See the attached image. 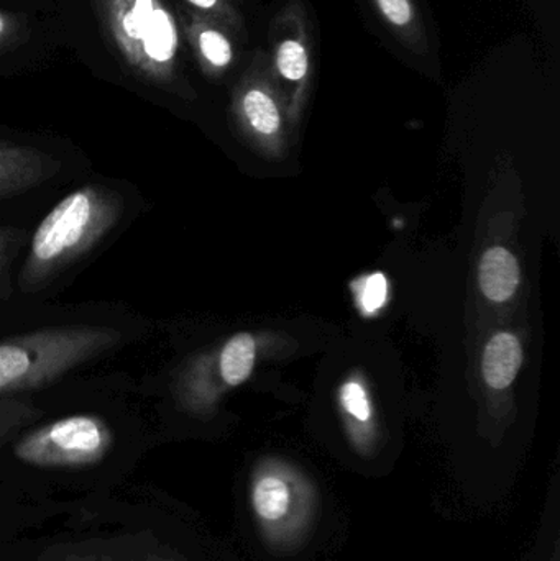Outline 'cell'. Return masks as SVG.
I'll return each instance as SVG.
<instances>
[{
	"label": "cell",
	"mask_w": 560,
	"mask_h": 561,
	"mask_svg": "<svg viewBox=\"0 0 560 561\" xmlns=\"http://www.w3.org/2000/svg\"><path fill=\"white\" fill-rule=\"evenodd\" d=\"M278 69L285 78L292 79V81L305 78L306 71H308V56L298 42L288 39L279 46Z\"/></svg>",
	"instance_id": "cell-13"
},
{
	"label": "cell",
	"mask_w": 560,
	"mask_h": 561,
	"mask_svg": "<svg viewBox=\"0 0 560 561\" xmlns=\"http://www.w3.org/2000/svg\"><path fill=\"white\" fill-rule=\"evenodd\" d=\"M114 447L111 425L92 414H76L33 428L20 437L13 454L39 468H84L101 463Z\"/></svg>",
	"instance_id": "cell-4"
},
{
	"label": "cell",
	"mask_w": 560,
	"mask_h": 561,
	"mask_svg": "<svg viewBox=\"0 0 560 561\" xmlns=\"http://www.w3.org/2000/svg\"><path fill=\"white\" fill-rule=\"evenodd\" d=\"M187 2L194 3V5L201 7V9H210V7L216 5L217 0H187Z\"/></svg>",
	"instance_id": "cell-19"
},
{
	"label": "cell",
	"mask_w": 560,
	"mask_h": 561,
	"mask_svg": "<svg viewBox=\"0 0 560 561\" xmlns=\"http://www.w3.org/2000/svg\"><path fill=\"white\" fill-rule=\"evenodd\" d=\"M121 26L122 33L137 43L150 61L168 62L173 58L178 46L174 22L153 0H132Z\"/></svg>",
	"instance_id": "cell-5"
},
{
	"label": "cell",
	"mask_w": 560,
	"mask_h": 561,
	"mask_svg": "<svg viewBox=\"0 0 560 561\" xmlns=\"http://www.w3.org/2000/svg\"><path fill=\"white\" fill-rule=\"evenodd\" d=\"M59 561H180L173 559V557H163L157 556H145V557H134V559H128V557H108V556H78V553H71V556H66L65 559Z\"/></svg>",
	"instance_id": "cell-18"
},
{
	"label": "cell",
	"mask_w": 560,
	"mask_h": 561,
	"mask_svg": "<svg viewBox=\"0 0 560 561\" xmlns=\"http://www.w3.org/2000/svg\"><path fill=\"white\" fill-rule=\"evenodd\" d=\"M125 201L121 193L89 184L62 197L38 224L28 255L19 273V289L35 294L65 275L121 222Z\"/></svg>",
	"instance_id": "cell-1"
},
{
	"label": "cell",
	"mask_w": 560,
	"mask_h": 561,
	"mask_svg": "<svg viewBox=\"0 0 560 561\" xmlns=\"http://www.w3.org/2000/svg\"><path fill=\"white\" fill-rule=\"evenodd\" d=\"M523 363L522 342L513 333L493 336L483 353V378L493 389H505L515 381Z\"/></svg>",
	"instance_id": "cell-8"
},
{
	"label": "cell",
	"mask_w": 560,
	"mask_h": 561,
	"mask_svg": "<svg viewBox=\"0 0 560 561\" xmlns=\"http://www.w3.org/2000/svg\"><path fill=\"white\" fill-rule=\"evenodd\" d=\"M3 30H5V20H3V16L0 15V35H2Z\"/></svg>",
	"instance_id": "cell-20"
},
{
	"label": "cell",
	"mask_w": 560,
	"mask_h": 561,
	"mask_svg": "<svg viewBox=\"0 0 560 561\" xmlns=\"http://www.w3.org/2000/svg\"><path fill=\"white\" fill-rule=\"evenodd\" d=\"M247 117L255 130L263 135H272L278 130L279 114L275 102L260 91H250L243 99Z\"/></svg>",
	"instance_id": "cell-11"
},
{
	"label": "cell",
	"mask_w": 560,
	"mask_h": 561,
	"mask_svg": "<svg viewBox=\"0 0 560 561\" xmlns=\"http://www.w3.org/2000/svg\"><path fill=\"white\" fill-rule=\"evenodd\" d=\"M479 279L487 299L506 302L512 299L522 279L518 262L508 250L493 247L487 250L480 262Z\"/></svg>",
	"instance_id": "cell-7"
},
{
	"label": "cell",
	"mask_w": 560,
	"mask_h": 561,
	"mask_svg": "<svg viewBox=\"0 0 560 561\" xmlns=\"http://www.w3.org/2000/svg\"><path fill=\"white\" fill-rule=\"evenodd\" d=\"M387 279L384 275L370 276L362 290V304H364L365 310L372 312V310L380 309L387 300Z\"/></svg>",
	"instance_id": "cell-16"
},
{
	"label": "cell",
	"mask_w": 560,
	"mask_h": 561,
	"mask_svg": "<svg viewBox=\"0 0 560 561\" xmlns=\"http://www.w3.org/2000/svg\"><path fill=\"white\" fill-rule=\"evenodd\" d=\"M36 415L38 411L28 402L13 398L0 399V445Z\"/></svg>",
	"instance_id": "cell-12"
},
{
	"label": "cell",
	"mask_w": 560,
	"mask_h": 561,
	"mask_svg": "<svg viewBox=\"0 0 560 561\" xmlns=\"http://www.w3.org/2000/svg\"><path fill=\"white\" fill-rule=\"evenodd\" d=\"M250 511L260 539L275 553L301 549L319 513V491L305 473L285 461H263L249 488Z\"/></svg>",
	"instance_id": "cell-3"
},
{
	"label": "cell",
	"mask_w": 560,
	"mask_h": 561,
	"mask_svg": "<svg viewBox=\"0 0 560 561\" xmlns=\"http://www.w3.org/2000/svg\"><path fill=\"white\" fill-rule=\"evenodd\" d=\"M199 43L204 56H206L213 65H229L230 59H232V48H230L229 42H227L220 33L214 32V30H207V32L201 33Z\"/></svg>",
	"instance_id": "cell-15"
},
{
	"label": "cell",
	"mask_w": 560,
	"mask_h": 561,
	"mask_svg": "<svg viewBox=\"0 0 560 561\" xmlns=\"http://www.w3.org/2000/svg\"><path fill=\"white\" fill-rule=\"evenodd\" d=\"M25 239V230L0 227V300L9 299L12 296L10 266L22 250Z\"/></svg>",
	"instance_id": "cell-10"
},
{
	"label": "cell",
	"mask_w": 560,
	"mask_h": 561,
	"mask_svg": "<svg viewBox=\"0 0 560 561\" xmlns=\"http://www.w3.org/2000/svg\"><path fill=\"white\" fill-rule=\"evenodd\" d=\"M342 405L345 412L351 415L358 424L364 425V431L367 428L368 421H370V402H368L367 392L358 386L357 382H348L342 389Z\"/></svg>",
	"instance_id": "cell-14"
},
{
	"label": "cell",
	"mask_w": 560,
	"mask_h": 561,
	"mask_svg": "<svg viewBox=\"0 0 560 561\" xmlns=\"http://www.w3.org/2000/svg\"><path fill=\"white\" fill-rule=\"evenodd\" d=\"M122 342L104 325L46 327L0 342V399L45 388Z\"/></svg>",
	"instance_id": "cell-2"
},
{
	"label": "cell",
	"mask_w": 560,
	"mask_h": 561,
	"mask_svg": "<svg viewBox=\"0 0 560 561\" xmlns=\"http://www.w3.org/2000/svg\"><path fill=\"white\" fill-rule=\"evenodd\" d=\"M385 16L397 25H404L410 22L411 9L408 0H378Z\"/></svg>",
	"instance_id": "cell-17"
},
{
	"label": "cell",
	"mask_w": 560,
	"mask_h": 561,
	"mask_svg": "<svg viewBox=\"0 0 560 561\" xmlns=\"http://www.w3.org/2000/svg\"><path fill=\"white\" fill-rule=\"evenodd\" d=\"M255 340L249 333H240L230 339L217 359L220 379L227 386L242 385L255 365Z\"/></svg>",
	"instance_id": "cell-9"
},
{
	"label": "cell",
	"mask_w": 560,
	"mask_h": 561,
	"mask_svg": "<svg viewBox=\"0 0 560 561\" xmlns=\"http://www.w3.org/2000/svg\"><path fill=\"white\" fill-rule=\"evenodd\" d=\"M59 164L32 148L0 145V199L19 196L58 174Z\"/></svg>",
	"instance_id": "cell-6"
}]
</instances>
